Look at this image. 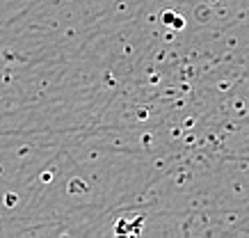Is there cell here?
I'll list each match as a JSON object with an SVG mask.
<instances>
[{
  "instance_id": "obj_1",
  "label": "cell",
  "mask_w": 249,
  "mask_h": 238,
  "mask_svg": "<svg viewBox=\"0 0 249 238\" xmlns=\"http://www.w3.org/2000/svg\"><path fill=\"white\" fill-rule=\"evenodd\" d=\"M162 21H165V23H172L174 28H183L181 16H178V14H174V12H165V14H162Z\"/></svg>"
}]
</instances>
